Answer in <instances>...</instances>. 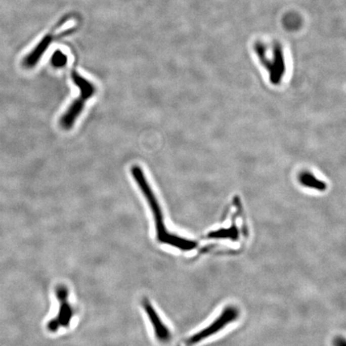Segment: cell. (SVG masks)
Segmentation results:
<instances>
[{"label": "cell", "mask_w": 346, "mask_h": 346, "mask_svg": "<svg viewBox=\"0 0 346 346\" xmlns=\"http://www.w3.org/2000/svg\"><path fill=\"white\" fill-rule=\"evenodd\" d=\"M57 26L58 23L56 27H53L52 30L48 31V33H47L46 35L41 38V40L37 44L35 48H33L31 52H29L28 54L23 58L22 64L24 68L31 69L37 65L38 62L40 61L42 56L50 47L51 44L55 40L56 36L55 35L54 31Z\"/></svg>", "instance_id": "cell-5"}, {"label": "cell", "mask_w": 346, "mask_h": 346, "mask_svg": "<svg viewBox=\"0 0 346 346\" xmlns=\"http://www.w3.org/2000/svg\"><path fill=\"white\" fill-rule=\"evenodd\" d=\"M131 173L133 179L138 185L139 189L142 192V194L144 195V198L148 202L149 208L152 211L156 225V237L159 242L168 244L184 251L195 248L196 243L194 241L178 237L177 235L169 233L166 229L161 207L158 202L156 195L152 191L150 184L144 175L142 167L139 165H133L131 168Z\"/></svg>", "instance_id": "cell-1"}, {"label": "cell", "mask_w": 346, "mask_h": 346, "mask_svg": "<svg viewBox=\"0 0 346 346\" xmlns=\"http://www.w3.org/2000/svg\"><path fill=\"white\" fill-rule=\"evenodd\" d=\"M71 79L79 89V95L67 108L60 119V124L64 130H70L75 124L76 119L84 109L88 100L93 98L96 93V88L92 81L86 79L76 71H71Z\"/></svg>", "instance_id": "cell-2"}, {"label": "cell", "mask_w": 346, "mask_h": 346, "mask_svg": "<svg viewBox=\"0 0 346 346\" xmlns=\"http://www.w3.org/2000/svg\"><path fill=\"white\" fill-rule=\"evenodd\" d=\"M335 346H345L344 339L337 338L335 341Z\"/></svg>", "instance_id": "cell-8"}, {"label": "cell", "mask_w": 346, "mask_h": 346, "mask_svg": "<svg viewBox=\"0 0 346 346\" xmlns=\"http://www.w3.org/2000/svg\"><path fill=\"white\" fill-rule=\"evenodd\" d=\"M56 296L60 301V310L57 317L48 324V328L51 332H56L61 326H68L74 315L73 309L67 300V288L64 285H59L56 289Z\"/></svg>", "instance_id": "cell-4"}, {"label": "cell", "mask_w": 346, "mask_h": 346, "mask_svg": "<svg viewBox=\"0 0 346 346\" xmlns=\"http://www.w3.org/2000/svg\"><path fill=\"white\" fill-rule=\"evenodd\" d=\"M238 316V310L236 309V307L229 306L226 308L221 313L220 317H218L212 323L210 324L206 329H203L200 333H196L194 336H192L190 338L188 339L185 342V346H191L196 344L203 340V339L215 334V333L222 330L226 325L237 319Z\"/></svg>", "instance_id": "cell-3"}, {"label": "cell", "mask_w": 346, "mask_h": 346, "mask_svg": "<svg viewBox=\"0 0 346 346\" xmlns=\"http://www.w3.org/2000/svg\"><path fill=\"white\" fill-rule=\"evenodd\" d=\"M67 55L60 50H56V52L52 54V58H51V64L56 68H62V67H65L67 64Z\"/></svg>", "instance_id": "cell-7"}, {"label": "cell", "mask_w": 346, "mask_h": 346, "mask_svg": "<svg viewBox=\"0 0 346 346\" xmlns=\"http://www.w3.org/2000/svg\"><path fill=\"white\" fill-rule=\"evenodd\" d=\"M143 306H144V310L146 312L147 315L149 317V319L153 325L155 334H156L158 340H160V342L162 343L168 342L170 338H171V333H170L167 327L162 322L161 319L158 315L156 310H154L149 300L148 299H144Z\"/></svg>", "instance_id": "cell-6"}]
</instances>
